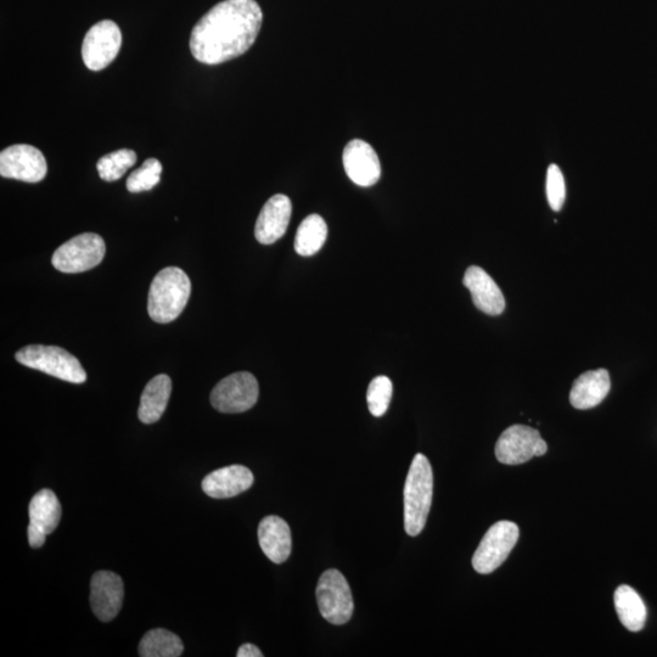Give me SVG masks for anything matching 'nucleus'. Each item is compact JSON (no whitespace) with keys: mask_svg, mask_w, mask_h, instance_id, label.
Segmentation results:
<instances>
[{"mask_svg":"<svg viewBox=\"0 0 657 657\" xmlns=\"http://www.w3.org/2000/svg\"><path fill=\"white\" fill-rule=\"evenodd\" d=\"M262 21V10L255 0H224L193 28L190 52L206 65L238 58L255 43Z\"/></svg>","mask_w":657,"mask_h":657,"instance_id":"nucleus-1","label":"nucleus"},{"mask_svg":"<svg viewBox=\"0 0 657 657\" xmlns=\"http://www.w3.org/2000/svg\"><path fill=\"white\" fill-rule=\"evenodd\" d=\"M434 496V473L429 459L417 454L409 468L404 485V530L409 536L424 530Z\"/></svg>","mask_w":657,"mask_h":657,"instance_id":"nucleus-2","label":"nucleus"},{"mask_svg":"<svg viewBox=\"0 0 657 657\" xmlns=\"http://www.w3.org/2000/svg\"><path fill=\"white\" fill-rule=\"evenodd\" d=\"M192 283L181 268L167 267L156 274L150 285L148 312L156 323L167 324L181 316L187 307Z\"/></svg>","mask_w":657,"mask_h":657,"instance_id":"nucleus-3","label":"nucleus"},{"mask_svg":"<svg viewBox=\"0 0 657 657\" xmlns=\"http://www.w3.org/2000/svg\"><path fill=\"white\" fill-rule=\"evenodd\" d=\"M16 361L27 368L54 376L71 384L86 383L87 373L75 356L58 346L30 345L15 355Z\"/></svg>","mask_w":657,"mask_h":657,"instance_id":"nucleus-4","label":"nucleus"},{"mask_svg":"<svg viewBox=\"0 0 657 657\" xmlns=\"http://www.w3.org/2000/svg\"><path fill=\"white\" fill-rule=\"evenodd\" d=\"M320 614L331 625H345L351 620L353 603L350 584L339 570L330 569L320 576L316 589Z\"/></svg>","mask_w":657,"mask_h":657,"instance_id":"nucleus-5","label":"nucleus"},{"mask_svg":"<svg viewBox=\"0 0 657 657\" xmlns=\"http://www.w3.org/2000/svg\"><path fill=\"white\" fill-rule=\"evenodd\" d=\"M105 251V241L100 235L84 233L61 245L54 252L52 263L59 272L67 274L87 272L103 262Z\"/></svg>","mask_w":657,"mask_h":657,"instance_id":"nucleus-6","label":"nucleus"},{"mask_svg":"<svg viewBox=\"0 0 657 657\" xmlns=\"http://www.w3.org/2000/svg\"><path fill=\"white\" fill-rule=\"evenodd\" d=\"M520 536L519 526L499 521L490 527L473 557V566L481 575L491 574L508 559Z\"/></svg>","mask_w":657,"mask_h":657,"instance_id":"nucleus-7","label":"nucleus"},{"mask_svg":"<svg viewBox=\"0 0 657 657\" xmlns=\"http://www.w3.org/2000/svg\"><path fill=\"white\" fill-rule=\"evenodd\" d=\"M258 396L260 387L255 376L240 372L219 381L211 392V403L221 413H244L255 406Z\"/></svg>","mask_w":657,"mask_h":657,"instance_id":"nucleus-8","label":"nucleus"},{"mask_svg":"<svg viewBox=\"0 0 657 657\" xmlns=\"http://www.w3.org/2000/svg\"><path fill=\"white\" fill-rule=\"evenodd\" d=\"M548 451L539 431L530 426L513 425L503 432L496 445L499 463L519 465L533 457H542Z\"/></svg>","mask_w":657,"mask_h":657,"instance_id":"nucleus-9","label":"nucleus"},{"mask_svg":"<svg viewBox=\"0 0 657 657\" xmlns=\"http://www.w3.org/2000/svg\"><path fill=\"white\" fill-rule=\"evenodd\" d=\"M121 46L120 27L114 21H100L87 32L83 39V63L91 71L104 70L116 59Z\"/></svg>","mask_w":657,"mask_h":657,"instance_id":"nucleus-10","label":"nucleus"},{"mask_svg":"<svg viewBox=\"0 0 657 657\" xmlns=\"http://www.w3.org/2000/svg\"><path fill=\"white\" fill-rule=\"evenodd\" d=\"M46 157L35 146L16 144L0 153V176L26 183H39L46 178Z\"/></svg>","mask_w":657,"mask_h":657,"instance_id":"nucleus-11","label":"nucleus"},{"mask_svg":"<svg viewBox=\"0 0 657 657\" xmlns=\"http://www.w3.org/2000/svg\"><path fill=\"white\" fill-rule=\"evenodd\" d=\"M28 514V543L32 548H41L46 543L47 536L59 526L61 504L58 497L50 490L39 491L32 498Z\"/></svg>","mask_w":657,"mask_h":657,"instance_id":"nucleus-12","label":"nucleus"},{"mask_svg":"<svg viewBox=\"0 0 657 657\" xmlns=\"http://www.w3.org/2000/svg\"><path fill=\"white\" fill-rule=\"evenodd\" d=\"M123 581L110 571H98L91 582V608L100 621L110 622L122 608Z\"/></svg>","mask_w":657,"mask_h":657,"instance_id":"nucleus-13","label":"nucleus"},{"mask_svg":"<svg viewBox=\"0 0 657 657\" xmlns=\"http://www.w3.org/2000/svg\"><path fill=\"white\" fill-rule=\"evenodd\" d=\"M342 160L347 176L359 187L368 188L379 182L381 177L379 156L372 145L364 140L355 139L348 143Z\"/></svg>","mask_w":657,"mask_h":657,"instance_id":"nucleus-14","label":"nucleus"},{"mask_svg":"<svg viewBox=\"0 0 657 657\" xmlns=\"http://www.w3.org/2000/svg\"><path fill=\"white\" fill-rule=\"evenodd\" d=\"M292 212L288 196L278 194L269 199L257 218L255 237L258 243L272 245L282 239L289 227Z\"/></svg>","mask_w":657,"mask_h":657,"instance_id":"nucleus-15","label":"nucleus"},{"mask_svg":"<svg viewBox=\"0 0 657 657\" xmlns=\"http://www.w3.org/2000/svg\"><path fill=\"white\" fill-rule=\"evenodd\" d=\"M254 480V474L246 466L230 465L207 475L202 481V490L211 498H233L250 490Z\"/></svg>","mask_w":657,"mask_h":657,"instance_id":"nucleus-16","label":"nucleus"},{"mask_svg":"<svg viewBox=\"0 0 657 657\" xmlns=\"http://www.w3.org/2000/svg\"><path fill=\"white\" fill-rule=\"evenodd\" d=\"M464 285L469 289L477 310L488 316H499L505 310V299L501 289L484 269L469 267L465 272Z\"/></svg>","mask_w":657,"mask_h":657,"instance_id":"nucleus-17","label":"nucleus"},{"mask_svg":"<svg viewBox=\"0 0 657 657\" xmlns=\"http://www.w3.org/2000/svg\"><path fill=\"white\" fill-rule=\"evenodd\" d=\"M258 542L266 557L274 564H283L291 554L292 539L288 522L269 515L258 526Z\"/></svg>","mask_w":657,"mask_h":657,"instance_id":"nucleus-18","label":"nucleus"},{"mask_svg":"<svg viewBox=\"0 0 657 657\" xmlns=\"http://www.w3.org/2000/svg\"><path fill=\"white\" fill-rule=\"evenodd\" d=\"M610 374L606 369L591 370L578 378L570 392L572 407L586 411L599 406L609 395Z\"/></svg>","mask_w":657,"mask_h":657,"instance_id":"nucleus-19","label":"nucleus"},{"mask_svg":"<svg viewBox=\"0 0 657 657\" xmlns=\"http://www.w3.org/2000/svg\"><path fill=\"white\" fill-rule=\"evenodd\" d=\"M172 393L170 376L161 374L145 386L138 411L139 420L146 425L154 424L164 415Z\"/></svg>","mask_w":657,"mask_h":657,"instance_id":"nucleus-20","label":"nucleus"},{"mask_svg":"<svg viewBox=\"0 0 657 657\" xmlns=\"http://www.w3.org/2000/svg\"><path fill=\"white\" fill-rule=\"evenodd\" d=\"M615 608L623 626L631 632L642 631L647 621V608L633 588L620 586L615 592Z\"/></svg>","mask_w":657,"mask_h":657,"instance_id":"nucleus-21","label":"nucleus"},{"mask_svg":"<svg viewBox=\"0 0 657 657\" xmlns=\"http://www.w3.org/2000/svg\"><path fill=\"white\" fill-rule=\"evenodd\" d=\"M328 238V227L319 215H311L303 219L297 229L295 250L303 257L316 255L322 249Z\"/></svg>","mask_w":657,"mask_h":657,"instance_id":"nucleus-22","label":"nucleus"},{"mask_svg":"<svg viewBox=\"0 0 657 657\" xmlns=\"http://www.w3.org/2000/svg\"><path fill=\"white\" fill-rule=\"evenodd\" d=\"M184 645L176 634L157 628L145 634L139 644L142 657H178L182 656Z\"/></svg>","mask_w":657,"mask_h":657,"instance_id":"nucleus-23","label":"nucleus"},{"mask_svg":"<svg viewBox=\"0 0 657 657\" xmlns=\"http://www.w3.org/2000/svg\"><path fill=\"white\" fill-rule=\"evenodd\" d=\"M137 154L133 150L121 149L101 157L97 164L99 177L105 182H116L136 165Z\"/></svg>","mask_w":657,"mask_h":657,"instance_id":"nucleus-24","label":"nucleus"},{"mask_svg":"<svg viewBox=\"0 0 657 657\" xmlns=\"http://www.w3.org/2000/svg\"><path fill=\"white\" fill-rule=\"evenodd\" d=\"M162 165L159 160L148 159L143 166L132 172L128 177L126 187L129 193L149 192L160 183Z\"/></svg>","mask_w":657,"mask_h":657,"instance_id":"nucleus-25","label":"nucleus"},{"mask_svg":"<svg viewBox=\"0 0 657 657\" xmlns=\"http://www.w3.org/2000/svg\"><path fill=\"white\" fill-rule=\"evenodd\" d=\"M393 392L392 381L387 376H376L368 387L369 412L376 418L383 417L389 409Z\"/></svg>","mask_w":657,"mask_h":657,"instance_id":"nucleus-26","label":"nucleus"},{"mask_svg":"<svg viewBox=\"0 0 657 657\" xmlns=\"http://www.w3.org/2000/svg\"><path fill=\"white\" fill-rule=\"evenodd\" d=\"M547 198L554 211L563 209L566 200V184L559 166L550 165L547 172Z\"/></svg>","mask_w":657,"mask_h":657,"instance_id":"nucleus-27","label":"nucleus"},{"mask_svg":"<svg viewBox=\"0 0 657 657\" xmlns=\"http://www.w3.org/2000/svg\"><path fill=\"white\" fill-rule=\"evenodd\" d=\"M238 657H262L263 654L261 653V650L256 647L254 644H244L241 645V647L238 650L237 653Z\"/></svg>","mask_w":657,"mask_h":657,"instance_id":"nucleus-28","label":"nucleus"}]
</instances>
